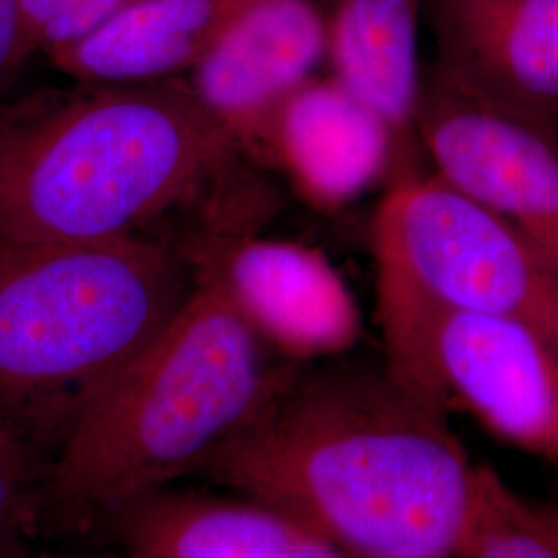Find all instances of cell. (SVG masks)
I'll list each match as a JSON object with an SVG mask.
<instances>
[{"instance_id": "obj_1", "label": "cell", "mask_w": 558, "mask_h": 558, "mask_svg": "<svg viewBox=\"0 0 558 558\" xmlns=\"http://www.w3.org/2000/svg\"><path fill=\"white\" fill-rule=\"evenodd\" d=\"M186 77L44 87L0 104V236L160 240L197 260L274 199Z\"/></svg>"}, {"instance_id": "obj_2", "label": "cell", "mask_w": 558, "mask_h": 558, "mask_svg": "<svg viewBox=\"0 0 558 558\" xmlns=\"http://www.w3.org/2000/svg\"><path fill=\"white\" fill-rule=\"evenodd\" d=\"M350 354L288 364L195 474L299 518L352 557L456 558L476 465L442 408L383 360Z\"/></svg>"}, {"instance_id": "obj_3", "label": "cell", "mask_w": 558, "mask_h": 558, "mask_svg": "<svg viewBox=\"0 0 558 558\" xmlns=\"http://www.w3.org/2000/svg\"><path fill=\"white\" fill-rule=\"evenodd\" d=\"M211 259L179 313L83 414L40 488V532H89L168 490L251 418L283 368Z\"/></svg>"}, {"instance_id": "obj_4", "label": "cell", "mask_w": 558, "mask_h": 558, "mask_svg": "<svg viewBox=\"0 0 558 558\" xmlns=\"http://www.w3.org/2000/svg\"><path fill=\"white\" fill-rule=\"evenodd\" d=\"M195 281L197 263L160 240L0 236V422L44 472Z\"/></svg>"}, {"instance_id": "obj_5", "label": "cell", "mask_w": 558, "mask_h": 558, "mask_svg": "<svg viewBox=\"0 0 558 558\" xmlns=\"http://www.w3.org/2000/svg\"><path fill=\"white\" fill-rule=\"evenodd\" d=\"M373 248L379 325L442 308L515 320L558 345V260L426 166L389 179Z\"/></svg>"}, {"instance_id": "obj_6", "label": "cell", "mask_w": 558, "mask_h": 558, "mask_svg": "<svg viewBox=\"0 0 558 558\" xmlns=\"http://www.w3.org/2000/svg\"><path fill=\"white\" fill-rule=\"evenodd\" d=\"M385 366L414 396L558 461V345L515 320L428 308L380 325Z\"/></svg>"}, {"instance_id": "obj_7", "label": "cell", "mask_w": 558, "mask_h": 558, "mask_svg": "<svg viewBox=\"0 0 558 558\" xmlns=\"http://www.w3.org/2000/svg\"><path fill=\"white\" fill-rule=\"evenodd\" d=\"M416 141L426 168L558 260V124L482 94L437 64L424 73Z\"/></svg>"}, {"instance_id": "obj_8", "label": "cell", "mask_w": 558, "mask_h": 558, "mask_svg": "<svg viewBox=\"0 0 558 558\" xmlns=\"http://www.w3.org/2000/svg\"><path fill=\"white\" fill-rule=\"evenodd\" d=\"M327 50V17L313 0H259L186 75L203 108L240 154L271 168L281 104L317 75Z\"/></svg>"}, {"instance_id": "obj_9", "label": "cell", "mask_w": 558, "mask_h": 558, "mask_svg": "<svg viewBox=\"0 0 558 558\" xmlns=\"http://www.w3.org/2000/svg\"><path fill=\"white\" fill-rule=\"evenodd\" d=\"M207 259L216 263L240 315L283 362L313 364L356 348L359 302L317 248L248 234Z\"/></svg>"}, {"instance_id": "obj_10", "label": "cell", "mask_w": 558, "mask_h": 558, "mask_svg": "<svg viewBox=\"0 0 558 558\" xmlns=\"http://www.w3.org/2000/svg\"><path fill=\"white\" fill-rule=\"evenodd\" d=\"M435 64L558 124V0H422Z\"/></svg>"}, {"instance_id": "obj_11", "label": "cell", "mask_w": 558, "mask_h": 558, "mask_svg": "<svg viewBox=\"0 0 558 558\" xmlns=\"http://www.w3.org/2000/svg\"><path fill=\"white\" fill-rule=\"evenodd\" d=\"M271 168L308 205L338 211L410 166L391 129L368 106L331 75H313L279 108Z\"/></svg>"}, {"instance_id": "obj_12", "label": "cell", "mask_w": 558, "mask_h": 558, "mask_svg": "<svg viewBox=\"0 0 558 558\" xmlns=\"http://www.w3.org/2000/svg\"><path fill=\"white\" fill-rule=\"evenodd\" d=\"M119 525L124 558H356L274 505L163 490Z\"/></svg>"}, {"instance_id": "obj_13", "label": "cell", "mask_w": 558, "mask_h": 558, "mask_svg": "<svg viewBox=\"0 0 558 558\" xmlns=\"http://www.w3.org/2000/svg\"><path fill=\"white\" fill-rule=\"evenodd\" d=\"M259 0H141L87 38L48 52L83 83H154L186 77Z\"/></svg>"}, {"instance_id": "obj_14", "label": "cell", "mask_w": 558, "mask_h": 558, "mask_svg": "<svg viewBox=\"0 0 558 558\" xmlns=\"http://www.w3.org/2000/svg\"><path fill=\"white\" fill-rule=\"evenodd\" d=\"M422 0H336L327 17L331 77L396 135L408 166H420L416 117L424 85L418 25Z\"/></svg>"}, {"instance_id": "obj_15", "label": "cell", "mask_w": 558, "mask_h": 558, "mask_svg": "<svg viewBox=\"0 0 558 558\" xmlns=\"http://www.w3.org/2000/svg\"><path fill=\"white\" fill-rule=\"evenodd\" d=\"M456 558H558V507L525 499L490 465H476Z\"/></svg>"}, {"instance_id": "obj_16", "label": "cell", "mask_w": 558, "mask_h": 558, "mask_svg": "<svg viewBox=\"0 0 558 558\" xmlns=\"http://www.w3.org/2000/svg\"><path fill=\"white\" fill-rule=\"evenodd\" d=\"M44 465L0 422V558L20 557L40 534Z\"/></svg>"}, {"instance_id": "obj_17", "label": "cell", "mask_w": 558, "mask_h": 558, "mask_svg": "<svg viewBox=\"0 0 558 558\" xmlns=\"http://www.w3.org/2000/svg\"><path fill=\"white\" fill-rule=\"evenodd\" d=\"M141 0H20L23 64L98 32Z\"/></svg>"}, {"instance_id": "obj_18", "label": "cell", "mask_w": 558, "mask_h": 558, "mask_svg": "<svg viewBox=\"0 0 558 558\" xmlns=\"http://www.w3.org/2000/svg\"><path fill=\"white\" fill-rule=\"evenodd\" d=\"M21 69L20 0H0V92Z\"/></svg>"}, {"instance_id": "obj_19", "label": "cell", "mask_w": 558, "mask_h": 558, "mask_svg": "<svg viewBox=\"0 0 558 558\" xmlns=\"http://www.w3.org/2000/svg\"><path fill=\"white\" fill-rule=\"evenodd\" d=\"M15 558H101V557H81V555H59V553H34L32 548H27L25 553H21Z\"/></svg>"}, {"instance_id": "obj_20", "label": "cell", "mask_w": 558, "mask_h": 558, "mask_svg": "<svg viewBox=\"0 0 558 558\" xmlns=\"http://www.w3.org/2000/svg\"><path fill=\"white\" fill-rule=\"evenodd\" d=\"M329 2H331V4H333V2H336V0H329Z\"/></svg>"}, {"instance_id": "obj_21", "label": "cell", "mask_w": 558, "mask_h": 558, "mask_svg": "<svg viewBox=\"0 0 558 558\" xmlns=\"http://www.w3.org/2000/svg\"><path fill=\"white\" fill-rule=\"evenodd\" d=\"M557 507H558V505H557Z\"/></svg>"}]
</instances>
